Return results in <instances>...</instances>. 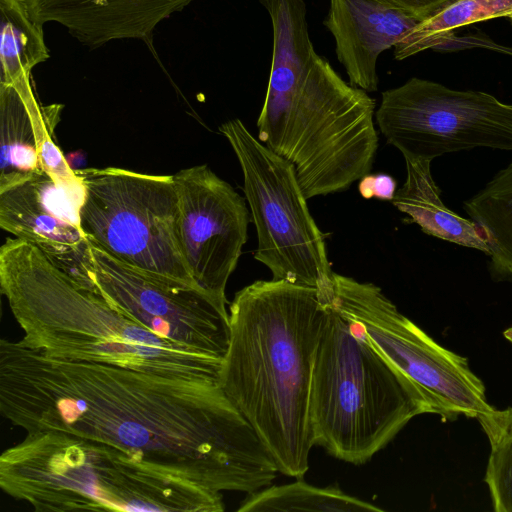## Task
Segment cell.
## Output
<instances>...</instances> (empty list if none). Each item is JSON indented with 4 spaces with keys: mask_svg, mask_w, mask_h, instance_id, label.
<instances>
[{
    "mask_svg": "<svg viewBox=\"0 0 512 512\" xmlns=\"http://www.w3.org/2000/svg\"><path fill=\"white\" fill-rule=\"evenodd\" d=\"M0 411L27 434L101 441L216 492L253 493L279 472L218 382L54 359L3 338Z\"/></svg>",
    "mask_w": 512,
    "mask_h": 512,
    "instance_id": "cell-1",
    "label": "cell"
},
{
    "mask_svg": "<svg viewBox=\"0 0 512 512\" xmlns=\"http://www.w3.org/2000/svg\"><path fill=\"white\" fill-rule=\"evenodd\" d=\"M328 311L309 286L257 280L229 305L230 343L219 384L271 453L279 473L302 478L314 446L309 397Z\"/></svg>",
    "mask_w": 512,
    "mask_h": 512,
    "instance_id": "cell-2",
    "label": "cell"
},
{
    "mask_svg": "<svg viewBox=\"0 0 512 512\" xmlns=\"http://www.w3.org/2000/svg\"><path fill=\"white\" fill-rule=\"evenodd\" d=\"M0 287L24 332L19 341L47 357L219 383L222 358L153 333L19 238L0 248Z\"/></svg>",
    "mask_w": 512,
    "mask_h": 512,
    "instance_id": "cell-3",
    "label": "cell"
},
{
    "mask_svg": "<svg viewBox=\"0 0 512 512\" xmlns=\"http://www.w3.org/2000/svg\"><path fill=\"white\" fill-rule=\"evenodd\" d=\"M0 488L39 512H222V492L142 463L101 441L28 433L0 456Z\"/></svg>",
    "mask_w": 512,
    "mask_h": 512,
    "instance_id": "cell-4",
    "label": "cell"
},
{
    "mask_svg": "<svg viewBox=\"0 0 512 512\" xmlns=\"http://www.w3.org/2000/svg\"><path fill=\"white\" fill-rule=\"evenodd\" d=\"M375 106L315 51L307 62L269 76L257 138L294 166L307 199L342 192L372 169Z\"/></svg>",
    "mask_w": 512,
    "mask_h": 512,
    "instance_id": "cell-5",
    "label": "cell"
},
{
    "mask_svg": "<svg viewBox=\"0 0 512 512\" xmlns=\"http://www.w3.org/2000/svg\"><path fill=\"white\" fill-rule=\"evenodd\" d=\"M424 413H430L429 407L413 384L374 347L358 323L328 305L309 397L314 446L361 465Z\"/></svg>",
    "mask_w": 512,
    "mask_h": 512,
    "instance_id": "cell-6",
    "label": "cell"
},
{
    "mask_svg": "<svg viewBox=\"0 0 512 512\" xmlns=\"http://www.w3.org/2000/svg\"><path fill=\"white\" fill-rule=\"evenodd\" d=\"M75 172L84 185L80 223L90 243L139 272L200 289L181 249L173 175L116 167Z\"/></svg>",
    "mask_w": 512,
    "mask_h": 512,
    "instance_id": "cell-7",
    "label": "cell"
},
{
    "mask_svg": "<svg viewBox=\"0 0 512 512\" xmlns=\"http://www.w3.org/2000/svg\"><path fill=\"white\" fill-rule=\"evenodd\" d=\"M243 174L245 199L257 233L254 258L272 279L313 287L328 305L333 271L323 233L307 205L294 166L255 138L244 123L219 126Z\"/></svg>",
    "mask_w": 512,
    "mask_h": 512,
    "instance_id": "cell-8",
    "label": "cell"
},
{
    "mask_svg": "<svg viewBox=\"0 0 512 512\" xmlns=\"http://www.w3.org/2000/svg\"><path fill=\"white\" fill-rule=\"evenodd\" d=\"M329 305L358 323L369 341L423 397L443 421L477 419L494 410L482 380L467 359L430 337L404 316L373 283L333 272Z\"/></svg>",
    "mask_w": 512,
    "mask_h": 512,
    "instance_id": "cell-9",
    "label": "cell"
},
{
    "mask_svg": "<svg viewBox=\"0 0 512 512\" xmlns=\"http://www.w3.org/2000/svg\"><path fill=\"white\" fill-rule=\"evenodd\" d=\"M376 123L403 157L434 160L474 148L512 151V104L413 77L382 93Z\"/></svg>",
    "mask_w": 512,
    "mask_h": 512,
    "instance_id": "cell-10",
    "label": "cell"
},
{
    "mask_svg": "<svg viewBox=\"0 0 512 512\" xmlns=\"http://www.w3.org/2000/svg\"><path fill=\"white\" fill-rule=\"evenodd\" d=\"M93 291L153 333L198 353L224 358L230 343L226 304L203 290L139 272L90 244Z\"/></svg>",
    "mask_w": 512,
    "mask_h": 512,
    "instance_id": "cell-11",
    "label": "cell"
},
{
    "mask_svg": "<svg viewBox=\"0 0 512 512\" xmlns=\"http://www.w3.org/2000/svg\"><path fill=\"white\" fill-rule=\"evenodd\" d=\"M183 257L196 285L227 304L225 289L247 241L250 210L231 184L208 165L173 175Z\"/></svg>",
    "mask_w": 512,
    "mask_h": 512,
    "instance_id": "cell-12",
    "label": "cell"
},
{
    "mask_svg": "<svg viewBox=\"0 0 512 512\" xmlns=\"http://www.w3.org/2000/svg\"><path fill=\"white\" fill-rule=\"evenodd\" d=\"M82 183L56 182L45 171L0 191V227L37 247L83 288L93 290L90 241L80 223Z\"/></svg>",
    "mask_w": 512,
    "mask_h": 512,
    "instance_id": "cell-13",
    "label": "cell"
},
{
    "mask_svg": "<svg viewBox=\"0 0 512 512\" xmlns=\"http://www.w3.org/2000/svg\"><path fill=\"white\" fill-rule=\"evenodd\" d=\"M62 109L38 101L31 74L0 84V191L43 171L58 183H81L54 140Z\"/></svg>",
    "mask_w": 512,
    "mask_h": 512,
    "instance_id": "cell-14",
    "label": "cell"
},
{
    "mask_svg": "<svg viewBox=\"0 0 512 512\" xmlns=\"http://www.w3.org/2000/svg\"><path fill=\"white\" fill-rule=\"evenodd\" d=\"M324 26L351 86L378 90L377 59L395 47L421 20L388 0H329Z\"/></svg>",
    "mask_w": 512,
    "mask_h": 512,
    "instance_id": "cell-15",
    "label": "cell"
},
{
    "mask_svg": "<svg viewBox=\"0 0 512 512\" xmlns=\"http://www.w3.org/2000/svg\"><path fill=\"white\" fill-rule=\"evenodd\" d=\"M31 18L55 22L89 48L109 41H151L157 24L192 0H22Z\"/></svg>",
    "mask_w": 512,
    "mask_h": 512,
    "instance_id": "cell-16",
    "label": "cell"
},
{
    "mask_svg": "<svg viewBox=\"0 0 512 512\" xmlns=\"http://www.w3.org/2000/svg\"><path fill=\"white\" fill-rule=\"evenodd\" d=\"M404 160L406 179L396 190L392 204L425 234L489 256L488 244L476 223L450 210L442 201L441 190L431 172L432 160L417 157H404Z\"/></svg>",
    "mask_w": 512,
    "mask_h": 512,
    "instance_id": "cell-17",
    "label": "cell"
},
{
    "mask_svg": "<svg viewBox=\"0 0 512 512\" xmlns=\"http://www.w3.org/2000/svg\"><path fill=\"white\" fill-rule=\"evenodd\" d=\"M463 208L488 244L492 280L512 281V163L464 201Z\"/></svg>",
    "mask_w": 512,
    "mask_h": 512,
    "instance_id": "cell-18",
    "label": "cell"
},
{
    "mask_svg": "<svg viewBox=\"0 0 512 512\" xmlns=\"http://www.w3.org/2000/svg\"><path fill=\"white\" fill-rule=\"evenodd\" d=\"M0 84H11L45 62L50 52L43 25L35 22L22 0H0Z\"/></svg>",
    "mask_w": 512,
    "mask_h": 512,
    "instance_id": "cell-19",
    "label": "cell"
},
{
    "mask_svg": "<svg viewBox=\"0 0 512 512\" xmlns=\"http://www.w3.org/2000/svg\"><path fill=\"white\" fill-rule=\"evenodd\" d=\"M237 511L381 512L383 509L346 494L336 486L316 487L298 478L293 483L269 485L249 493Z\"/></svg>",
    "mask_w": 512,
    "mask_h": 512,
    "instance_id": "cell-20",
    "label": "cell"
},
{
    "mask_svg": "<svg viewBox=\"0 0 512 512\" xmlns=\"http://www.w3.org/2000/svg\"><path fill=\"white\" fill-rule=\"evenodd\" d=\"M511 15L512 0H457L409 31L394 47L395 59L437 49L461 27Z\"/></svg>",
    "mask_w": 512,
    "mask_h": 512,
    "instance_id": "cell-21",
    "label": "cell"
},
{
    "mask_svg": "<svg viewBox=\"0 0 512 512\" xmlns=\"http://www.w3.org/2000/svg\"><path fill=\"white\" fill-rule=\"evenodd\" d=\"M486 434L490 453L484 481L496 512H512V407L494 408L477 418Z\"/></svg>",
    "mask_w": 512,
    "mask_h": 512,
    "instance_id": "cell-22",
    "label": "cell"
},
{
    "mask_svg": "<svg viewBox=\"0 0 512 512\" xmlns=\"http://www.w3.org/2000/svg\"><path fill=\"white\" fill-rule=\"evenodd\" d=\"M358 190L364 199L392 201L397 190V182L391 175L385 173H368L360 179Z\"/></svg>",
    "mask_w": 512,
    "mask_h": 512,
    "instance_id": "cell-23",
    "label": "cell"
},
{
    "mask_svg": "<svg viewBox=\"0 0 512 512\" xmlns=\"http://www.w3.org/2000/svg\"><path fill=\"white\" fill-rule=\"evenodd\" d=\"M415 15L421 21L442 11L457 0H388Z\"/></svg>",
    "mask_w": 512,
    "mask_h": 512,
    "instance_id": "cell-24",
    "label": "cell"
},
{
    "mask_svg": "<svg viewBox=\"0 0 512 512\" xmlns=\"http://www.w3.org/2000/svg\"><path fill=\"white\" fill-rule=\"evenodd\" d=\"M503 335L504 337L510 341L512 343V327L506 329L504 332H503Z\"/></svg>",
    "mask_w": 512,
    "mask_h": 512,
    "instance_id": "cell-25",
    "label": "cell"
},
{
    "mask_svg": "<svg viewBox=\"0 0 512 512\" xmlns=\"http://www.w3.org/2000/svg\"><path fill=\"white\" fill-rule=\"evenodd\" d=\"M508 18H509V20H510V22L512 24V15L510 17H508Z\"/></svg>",
    "mask_w": 512,
    "mask_h": 512,
    "instance_id": "cell-26",
    "label": "cell"
}]
</instances>
